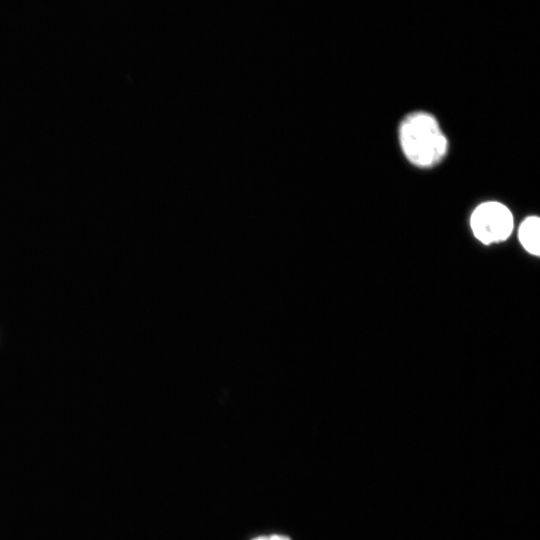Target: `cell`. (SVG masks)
I'll return each instance as SVG.
<instances>
[{
	"label": "cell",
	"instance_id": "1",
	"mask_svg": "<svg viewBox=\"0 0 540 540\" xmlns=\"http://www.w3.org/2000/svg\"><path fill=\"white\" fill-rule=\"evenodd\" d=\"M399 141L405 157L420 168L438 164L448 149L447 138L437 119L423 111L412 112L402 120Z\"/></svg>",
	"mask_w": 540,
	"mask_h": 540
},
{
	"label": "cell",
	"instance_id": "2",
	"mask_svg": "<svg viewBox=\"0 0 540 540\" xmlns=\"http://www.w3.org/2000/svg\"><path fill=\"white\" fill-rule=\"evenodd\" d=\"M474 236L483 244L506 240L513 230V216L504 204L488 201L478 205L471 214Z\"/></svg>",
	"mask_w": 540,
	"mask_h": 540
},
{
	"label": "cell",
	"instance_id": "3",
	"mask_svg": "<svg viewBox=\"0 0 540 540\" xmlns=\"http://www.w3.org/2000/svg\"><path fill=\"white\" fill-rule=\"evenodd\" d=\"M540 219L537 216L527 217L520 225L518 236L525 250L538 256L540 252L539 242Z\"/></svg>",
	"mask_w": 540,
	"mask_h": 540
},
{
	"label": "cell",
	"instance_id": "4",
	"mask_svg": "<svg viewBox=\"0 0 540 540\" xmlns=\"http://www.w3.org/2000/svg\"><path fill=\"white\" fill-rule=\"evenodd\" d=\"M252 540H291L288 536L283 534H269V535H261L256 538H253Z\"/></svg>",
	"mask_w": 540,
	"mask_h": 540
}]
</instances>
